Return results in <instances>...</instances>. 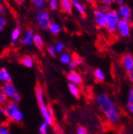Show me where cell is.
<instances>
[{
    "label": "cell",
    "instance_id": "6da1fadb",
    "mask_svg": "<svg viewBox=\"0 0 133 134\" xmlns=\"http://www.w3.org/2000/svg\"><path fill=\"white\" fill-rule=\"evenodd\" d=\"M96 104L110 125H116L121 121V112L112 98L106 93H99L95 97Z\"/></svg>",
    "mask_w": 133,
    "mask_h": 134
},
{
    "label": "cell",
    "instance_id": "7a4b0ae2",
    "mask_svg": "<svg viewBox=\"0 0 133 134\" xmlns=\"http://www.w3.org/2000/svg\"><path fill=\"white\" fill-rule=\"evenodd\" d=\"M7 116L8 119L14 122H21L24 118V114L22 111L19 109L18 104L14 103L12 100L7 102V103L4 105Z\"/></svg>",
    "mask_w": 133,
    "mask_h": 134
},
{
    "label": "cell",
    "instance_id": "3957f363",
    "mask_svg": "<svg viewBox=\"0 0 133 134\" xmlns=\"http://www.w3.org/2000/svg\"><path fill=\"white\" fill-rule=\"evenodd\" d=\"M34 20L37 27L41 30H48L49 26L52 23L50 13L45 9H38L36 11Z\"/></svg>",
    "mask_w": 133,
    "mask_h": 134
},
{
    "label": "cell",
    "instance_id": "277c9868",
    "mask_svg": "<svg viewBox=\"0 0 133 134\" xmlns=\"http://www.w3.org/2000/svg\"><path fill=\"white\" fill-rule=\"evenodd\" d=\"M120 21V17L115 10H109L107 11V25L106 30L110 35H114L116 32V27Z\"/></svg>",
    "mask_w": 133,
    "mask_h": 134
},
{
    "label": "cell",
    "instance_id": "5b68a950",
    "mask_svg": "<svg viewBox=\"0 0 133 134\" xmlns=\"http://www.w3.org/2000/svg\"><path fill=\"white\" fill-rule=\"evenodd\" d=\"M93 19L96 26L103 29L107 25V10L101 8H96L93 10Z\"/></svg>",
    "mask_w": 133,
    "mask_h": 134
},
{
    "label": "cell",
    "instance_id": "8992f818",
    "mask_svg": "<svg viewBox=\"0 0 133 134\" xmlns=\"http://www.w3.org/2000/svg\"><path fill=\"white\" fill-rule=\"evenodd\" d=\"M39 108L44 122L49 126H53L54 124V113L53 109L46 105L39 106Z\"/></svg>",
    "mask_w": 133,
    "mask_h": 134
},
{
    "label": "cell",
    "instance_id": "52a82bcc",
    "mask_svg": "<svg viewBox=\"0 0 133 134\" xmlns=\"http://www.w3.org/2000/svg\"><path fill=\"white\" fill-rule=\"evenodd\" d=\"M131 27V26L130 22L120 19V21L117 25V27H116V32H118L120 36L124 38H128L130 36Z\"/></svg>",
    "mask_w": 133,
    "mask_h": 134
},
{
    "label": "cell",
    "instance_id": "ba28073f",
    "mask_svg": "<svg viewBox=\"0 0 133 134\" xmlns=\"http://www.w3.org/2000/svg\"><path fill=\"white\" fill-rule=\"evenodd\" d=\"M1 91L4 93V95L8 99H12L16 94L18 93V91L16 90L14 84L10 82H4L0 88Z\"/></svg>",
    "mask_w": 133,
    "mask_h": 134
},
{
    "label": "cell",
    "instance_id": "9c48e42d",
    "mask_svg": "<svg viewBox=\"0 0 133 134\" xmlns=\"http://www.w3.org/2000/svg\"><path fill=\"white\" fill-rule=\"evenodd\" d=\"M34 31L31 28H28L25 30L21 38V42L24 46H31L33 45V38L34 36Z\"/></svg>",
    "mask_w": 133,
    "mask_h": 134
},
{
    "label": "cell",
    "instance_id": "30bf717a",
    "mask_svg": "<svg viewBox=\"0 0 133 134\" xmlns=\"http://www.w3.org/2000/svg\"><path fill=\"white\" fill-rule=\"evenodd\" d=\"M66 78L69 81V82L75 84L77 86H80L83 83V78L80 73L76 70H70L67 74H66Z\"/></svg>",
    "mask_w": 133,
    "mask_h": 134
},
{
    "label": "cell",
    "instance_id": "8fae6325",
    "mask_svg": "<svg viewBox=\"0 0 133 134\" xmlns=\"http://www.w3.org/2000/svg\"><path fill=\"white\" fill-rule=\"evenodd\" d=\"M121 65L124 70L128 72L133 70V55L130 54H126L121 58Z\"/></svg>",
    "mask_w": 133,
    "mask_h": 134
},
{
    "label": "cell",
    "instance_id": "7c38bea8",
    "mask_svg": "<svg viewBox=\"0 0 133 134\" xmlns=\"http://www.w3.org/2000/svg\"><path fill=\"white\" fill-rule=\"evenodd\" d=\"M117 12L120 17V19L130 22L131 18V10L128 5L126 4L120 5L118 8Z\"/></svg>",
    "mask_w": 133,
    "mask_h": 134
},
{
    "label": "cell",
    "instance_id": "4fadbf2b",
    "mask_svg": "<svg viewBox=\"0 0 133 134\" xmlns=\"http://www.w3.org/2000/svg\"><path fill=\"white\" fill-rule=\"evenodd\" d=\"M73 0H60L59 1V9L65 14H71L73 13Z\"/></svg>",
    "mask_w": 133,
    "mask_h": 134
},
{
    "label": "cell",
    "instance_id": "5bb4252c",
    "mask_svg": "<svg viewBox=\"0 0 133 134\" xmlns=\"http://www.w3.org/2000/svg\"><path fill=\"white\" fill-rule=\"evenodd\" d=\"M35 97L37 100V102L38 106H42L45 104V93L42 86L40 84H37L35 87Z\"/></svg>",
    "mask_w": 133,
    "mask_h": 134
},
{
    "label": "cell",
    "instance_id": "9a60e30c",
    "mask_svg": "<svg viewBox=\"0 0 133 134\" xmlns=\"http://www.w3.org/2000/svg\"><path fill=\"white\" fill-rule=\"evenodd\" d=\"M22 37V30L19 26H16L13 29L10 35V43L14 45L18 43V42L21 39Z\"/></svg>",
    "mask_w": 133,
    "mask_h": 134
},
{
    "label": "cell",
    "instance_id": "2e32d148",
    "mask_svg": "<svg viewBox=\"0 0 133 134\" xmlns=\"http://www.w3.org/2000/svg\"><path fill=\"white\" fill-rule=\"evenodd\" d=\"M73 8L78 12V14L81 16V17H85L86 14V10H85V7L84 6L80 0H73Z\"/></svg>",
    "mask_w": 133,
    "mask_h": 134
},
{
    "label": "cell",
    "instance_id": "e0dca14e",
    "mask_svg": "<svg viewBox=\"0 0 133 134\" xmlns=\"http://www.w3.org/2000/svg\"><path fill=\"white\" fill-rule=\"evenodd\" d=\"M20 63L26 67V68H33L34 65V59L32 56L30 55H25L21 58L20 59Z\"/></svg>",
    "mask_w": 133,
    "mask_h": 134
},
{
    "label": "cell",
    "instance_id": "ac0fdd59",
    "mask_svg": "<svg viewBox=\"0 0 133 134\" xmlns=\"http://www.w3.org/2000/svg\"><path fill=\"white\" fill-rule=\"evenodd\" d=\"M33 45L39 50L43 49L45 46V42L41 35H39V34H35L34 38H33Z\"/></svg>",
    "mask_w": 133,
    "mask_h": 134
},
{
    "label": "cell",
    "instance_id": "d6986e66",
    "mask_svg": "<svg viewBox=\"0 0 133 134\" xmlns=\"http://www.w3.org/2000/svg\"><path fill=\"white\" fill-rule=\"evenodd\" d=\"M48 30H49V33H50L51 35H58L61 32V30H62V27H61V26L59 23H57L56 22H52L50 23V25L49 26Z\"/></svg>",
    "mask_w": 133,
    "mask_h": 134
},
{
    "label": "cell",
    "instance_id": "ffe728a7",
    "mask_svg": "<svg viewBox=\"0 0 133 134\" xmlns=\"http://www.w3.org/2000/svg\"><path fill=\"white\" fill-rule=\"evenodd\" d=\"M68 89L70 93L75 97V98H80V90L79 88V86H77L75 84L68 83Z\"/></svg>",
    "mask_w": 133,
    "mask_h": 134
},
{
    "label": "cell",
    "instance_id": "44dd1931",
    "mask_svg": "<svg viewBox=\"0 0 133 134\" xmlns=\"http://www.w3.org/2000/svg\"><path fill=\"white\" fill-rule=\"evenodd\" d=\"M93 77L98 82H103L106 79V74L102 69L97 68L93 71Z\"/></svg>",
    "mask_w": 133,
    "mask_h": 134
},
{
    "label": "cell",
    "instance_id": "7402d4cb",
    "mask_svg": "<svg viewBox=\"0 0 133 134\" xmlns=\"http://www.w3.org/2000/svg\"><path fill=\"white\" fill-rule=\"evenodd\" d=\"M11 80V76L7 68L0 69V82H10Z\"/></svg>",
    "mask_w": 133,
    "mask_h": 134
},
{
    "label": "cell",
    "instance_id": "603a6c76",
    "mask_svg": "<svg viewBox=\"0 0 133 134\" xmlns=\"http://www.w3.org/2000/svg\"><path fill=\"white\" fill-rule=\"evenodd\" d=\"M72 60H73V57L69 53L63 52L59 56V61L63 65H68L72 62Z\"/></svg>",
    "mask_w": 133,
    "mask_h": 134
},
{
    "label": "cell",
    "instance_id": "cb8c5ba5",
    "mask_svg": "<svg viewBox=\"0 0 133 134\" xmlns=\"http://www.w3.org/2000/svg\"><path fill=\"white\" fill-rule=\"evenodd\" d=\"M30 2L38 9H44L47 3L45 0H30Z\"/></svg>",
    "mask_w": 133,
    "mask_h": 134
},
{
    "label": "cell",
    "instance_id": "d4e9b609",
    "mask_svg": "<svg viewBox=\"0 0 133 134\" xmlns=\"http://www.w3.org/2000/svg\"><path fill=\"white\" fill-rule=\"evenodd\" d=\"M49 5V8L52 11H55L59 9V1L58 0H50L47 3Z\"/></svg>",
    "mask_w": 133,
    "mask_h": 134
},
{
    "label": "cell",
    "instance_id": "484cf974",
    "mask_svg": "<svg viewBox=\"0 0 133 134\" xmlns=\"http://www.w3.org/2000/svg\"><path fill=\"white\" fill-rule=\"evenodd\" d=\"M127 105H133V86L130 88L128 93Z\"/></svg>",
    "mask_w": 133,
    "mask_h": 134
},
{
    "label": "cell",
    "instance_id": "4316f807",
    "mask_svg": "<svg viewBox=\"0 0 133 134\" xmlns=\"http://www.w3.org/2000/svg\"><path fill=\"white\" fill-rule=\"evenodd\" d=\"M47 52H48L49 55L50 57L55 58L57 56V51H56L55 46H53V45H50V46H49L47 47Z\"/></svg>",
    "mask_w": 133,
    "mask_h": 134
},
{
    "label": "cell",
    "instance_id": "83f0119b",
    "mask_svg": "<svg viewBox=\"0 0 133 134\" xmlns=\"http://www.w3.org/2000/svg\"><path fill=\"white\" fill-rule=\"evenodd\" d=\"M7 23V19L4 15H0V32H2Z\"/></svg>",
    "mask_w": 133,
    "mask_h": 134
},
{
    "label": "cell",
    "instance_id": "f1b7e54d",
    "mask_svg": "<svg viewBox=\"0 0 133 134\" xmlns=\"http://www.w3.org/2000/svg\"><path fill=\"white\" fill-rule=\"evenodd\" d=\"M48 128H49V125L46 123L42 122L40 125L39 129H38L39 133L40 134H48Z\"/></svg>",
    "mask_w": 133,
    "mask_h": 134
},
{
    "label": "cell",
    "instance_id": "f546056e",
    "mask_svg": "<svg viewBox=\"0 0 133 134\" xmlns=\"http://www.w3.org/2000/svg\"><path fill=\"white\" fill-rule=\"evenodd\" d=\"M55 49H56V51L57 53H63L65 51V46L63 42H57L56 43V45L54 46Z\"/></svg>",
    "mask_w": 133,
    "mask_h": 134
},
{
    "label": "cell",
    "instance_id": "4dcf8cb0",
    "mask_svg": "<svg viewBox=\"0 0 133 134\" xmlns=\"http://www.w3.org/2000/svg\"><path fill=\"white\" fill-rule=\"evenodd\" d=\"M8 102V98L4 95V93L0 90V106H4Z\"/></svg>",
    "mask_w": 133,
    "mask_h": 134
},
{
    "label": "cell",
    "instance_id": "1f68e13d",
    "mask_svg": "<svg viewBox=\"0 0 133 134\" xmlns=\"http://www.w3.org/2000/svg\"><path fill=\"white\" fill-rule=\"evenodd\" d=\"M73 62L76 64L77 66H80L84 63V60L78 55H74V57L73 58Z\"/></svg>",
    "mask_w": 133,
    "mask_h": 134
},
{
    "label": "cell",
    "instance_id": "d6a6232c",
    "mask_svg": "<svg viewBox=\"0 0 133 134\" xmlns=\"http://www.w3.org/2000/svg\"><path fill=\"white\" fill-rule=\"evenodd\" d=\"M0 134H10V129L6 124H0Z\"/></svg>",
    "mask_w": 133,
    "mask_h": 134
},
{
    "label": "cell",
    "instance_id": "836d02e7",
    "mask_svg": "<svg viewBox=\"0 0 133 134\" xmlns=\"http://www.w3.org/2000/svg\"><path fill=\"white\" fill-rule=\"evenodd\" d=\"M100 2L105 7H109L113 3H115L116 2V0H100Z\"/></svg>",
    "mask_w": 133,
    "mask_h": 134
},
{
    "label": "cell",
    "instance_id": "e575fe53",
    "mask_svg": "<svg viewBox=\"0 0 133 134\" xmlns=\"http://www.w3.org/2000/svg\"><path fill=\"white\" fill-rule=\"evenodd\" d=\"M87 132H88V131H87L86 128L84 126H79L76 131V134H85Z\"/></svg>",
    "mask_w": 133,
    "mask_h": 134
},
{
    "label": "cell",
    "instance_id": "d590c367",
    "mask_svg": "<svg viewBox=\"0 0 133 134\" xmlns=\"http://www.w3.org/2000/svg\"><path fill=\"white\" fill-rule=\"evenodd\" d=\"M12 102H14V103H16V104H18L19 102H20V100H21V96L19 95V93H18L17 94H16L12 99Z\"/></svg>",
    "mask_w": 133,
    "mask_h": 134
},
{
    "label": "cell",
    "instance_id": "8d00e7d4",
    "mask_svg": "<svg viewBox=\"0 0 133 134\" xmlns=\"http://www.w3.org/2000/svg\"><path fill=\"white\" fill-rule=\"evenodd\" d=\"M7 13V8L4 5L0 4V15H5Z\"/></svg>",
    "mask_w": 133,
    "mask_h": 134
},
{
    "label": "cell",
    "instance_id": "74e56055",
    "mask_svg": "<svg viewBox=\"0 0 133 134\" xmlns=\"http://www.w3.org/2000/svg\"><path fill=\"white\" fill-rule=\"evenodd\" d=\"M68 67H69V69L70 70H75L76 69H77V65H76V64L73 62V60H72V62L68 65Z\"/></svg>",
    "mask_w": 133,
    "mask_h": 134
},
{
    "label": "cell",
    "instance_id": "f35d334b",
    "mask_svg": "<svg viewBox=\"0 0 133 134\" xmlns=\"http://www.w3.org/2000/svg\"><path fill=\"white\" fill-rule=\"evenodd\" d=\"M128 78L130 81V82L133 85V70L128 72Z\"/></svg>",
    "mask_w": 133,
    "mask_h": 134
},
{
    "label": "cell",
    "instance_id": "ab89813d",
    "mask_svg": "<svg viewBox=\"0 0 133 134\" xmlns=\"http://www.w3.org/2000/svg\"><path fill=\"white\" fill-rule=\"evenodd\" d=\"M127 108H128V112L133 116V105H127Z\"/></svg>",
    "mask_w": 133,
    "mask_h": 134
},
{
    "label": "cell",
    "instance_id": "60d3db41",
    "mask_svg": "<svg viewBox=\"0 0 133 134\" xmlns=\"http://www.w3.org/2000/svg\"><path fill=\"white\" fill-rule=\"evenodd\" d=\"M25 1H26V0H14V2L15 3L19 4V5L23 4V3H25Z\"/></svg>",
    "mask_w": 133,
    "mask_h": 134
},
{
    "label": "cell",
    "instance_id": "b9f144b4",
    "mask_svg": "<svg viewBox=\"0 0 133 134\" xmlns=\"http://www.w3.org/2000/svg\"><path fill=\"white\" fill-rule=\"evenodd\" d=\"M115 3H117L119 6H120V5L124 4V0H116V2H115Z\"/></svg>",
    "mask_w": 133,
    "mask_h": 134
},
{
    "label": "cell",
    "instance_id": "7bdbcfd3",
    "mask_svg": "<svg viewBox=\"0 0 133 134\" xmlns=\"http://www.w3.org/2000/svg\"><path fill=\"white\" fill-rule=\"evenodd\" d=\"M60 134H66V133L64 132H60Z\"/></svg>",
    "mask_w": 133,
    "mask_h": 134
},
{
    "label": "cell",
    "instance_id": "ee69618b",
    "mask_svg": "<svg viewBox=\"0 0 133 134\" xmlns=\"http://www.w3.org/2000/svg\"><path fill=\"white\" fill-rule=\"evenodd\" d=\"M49 1H50V0H45V2H46V3H48V2H49Z\"/></svg>",
    "mask_w": 133,
    "mask_h": 134
},
{
    "label": "cell",
    "instance_id": "f6af8a7d",
    "mask_svg": "<svg viewBox=\"0 0 133 134\" xmlns=\"http://www.w3.org/2000/svg\"><path fill=\"white\" fill-rule=\"evenodd\" d=\"M85 134H91L90 132H87V133H85Z\"/></svg>",
    "mask_w": 133,
    "mask_h": 134
},
{
    "label": "cell",
    "instance_id": "bcb514c9",
    "mask_svg": "<svg viewBox=\"0 0 133 134\" xmlns=\"http://www.w3.org/2000/svg\"><path fill=\"white\" fill-rule=\"evenodd\" d=\"M58 1H60V0H58Z\"/></svg>",
    "mask_w": 133,
    "mask_h": 134
}]
</instances>
